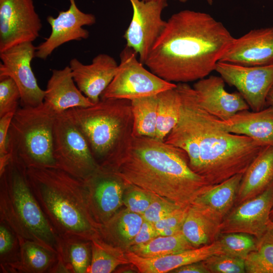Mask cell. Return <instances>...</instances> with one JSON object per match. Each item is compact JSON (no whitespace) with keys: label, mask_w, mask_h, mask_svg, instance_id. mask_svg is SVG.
<instances>
[{"label":"cell","mask_w":273,"mask_h":273,"mask_svg":"<svg viewBox=\"0 0 273 273\" xmlns=\"http://www.w3.org/2000/svg\"><path fill=\"white\" fill-rule=\"evenodd\" d=\"M69 67L78 89L95 104L100 101L102 94L113 80L118 64L111 56L100 54L88 65L73 58L70 61Z\"/></svg>","instance_id":"18"},{"label":"cell","mask_w":273,"mask_h":273,"mask_svg":"<svg viewBox=\"0 0 273 273\" xmlns=\"http://www.w3.org/2000/svg\"><path fill=\"white\" fill-rule=\"evenodd\" d=\"M58 257L69 273H85L92 259V240L75 236H59Z\"/></svg>","instance_id":"27"},{"label":"cell","mask_w":273,"mask_h":273,"mask_svg":"<svg viewBox=\"0 0 273 273\" xmlns=\"http://www.w3.org/2000/svg\"><path fill=\"white\" fill-rule=\"evenodd\" d=\"M174 273H210L203 261L192 263L177 268Z\"/></svg>","instance_id":"42"},{"label":"cell","mask_w":273,"mask_h":273,"mask_svg":"<svg viewBox=\"0 0 273 273\" xmlns=\"http://www.w3.org/2000/svg\"><path fill=\"white\" fill-rule=\"evenodd\" d=\"M243 175V173L237 174L220 183L210 186L191 205L221 223L235 204Z\"/></svg>","instance_id":"23"},{"label":"cell","mask_w":273,"mask_h":273,"mask_svg":"<svg viewBox=\"0 0 273 273\" xmlns=\"http://www.w3.org/2000/svg\"><path fill=\"white\" fill-rule=\"evenodd\" d=\"M188 207L180 208L155 223L154 225L158 236L161 232L166 229L181 230Z\"/></svg>","instance_id":"40"},{"label":"cell","mask_w":273,"mask_h":273,"mask_svg":"<svg viewBox=\"0 0 273 273\" xmlns=\"http://www.w3.org/2000/svg\"><path fill=\"white\" fill-rule=\"evenodd\" d=\"M235 206L221 222L220 233H243L259 240L271 222L273 183L260 194Z\"/></svg>","instance_id":"14"},{"label":"cell","mask_w":273,"mask_h":273,"mask_svg":"<svg viewBox=\"0 0 273 273\" xmlns=\"http://www.w3.org/2000/svg\"><path fill=\"white\" fill-rule=\"evenodd\" d=\"M271 220H273V218L271 219Z\"/></svg>","instance_id":"48"},{"label":"cell","mask_w":273,"mask_h":273,"mask_svg":"<svg viewBox=\"0 0 273 273\" xmlns=\"http://www.w3.org/2000/svg\"><path fill=\"white\" fill-rule=\"evenodd\" d=\"M224 86L225 81L221 76L211 75L197 80L193 87L202 107L221 120L250 109L238 92L230 93Z\"/></svg>","instance_id":"19"},{"label":"cell","mask_w":273,"mask_h":273,"mask_svg":"<svg viewBox=\"0 0 273 273\" xmlns=\"http://www.w3.org/2000/svg\"><path fill=\"white\" fill-rule=\"evenodd\" d=\"M19 239L20 254L15 273H50L58 259V253L35 242Z\"/></svg>","instance_id":"26"},{"label":"cell","mask_w":273,"mask_h":273,"mask_svg":"<svg viewBox=\"0 0 273 273\" xmlns=\"http://www.w3.org/2000/svg\"><path fill=\"white\" fill-rule=\"evenodd\" d=\"M215 71L237 88L252 111L266 106V97L273 85V63L250 66L218 61Z\"/></svg>","instance_id":"11"},{"label":"cell","mask_w":273,"mask_h":273,"mask_svg":"<svg viewBox=\"0 0 273 273\" xmlns=\"http://www.w3.org/2000/svg\"><path fill=\"white\" fill-rule=\"evenodd\" d=\"M132 8L130 24L124 33L126 46L133 50L143 64L166 21L162 18L167 0H129Z\"/></svg>","instance_id":"10"},{"label":"cell","mask_w":273,"mask_h":273,"mask_svg":"<svg viewBox=\"0 0 273 273\" xmlns=\"http://www.w3.org/2000/svg\"><path fill=\"white\" fill-rule=\"evenodd\" d=\"M234 38L210 14L182 10L166 21L144 65L169 82L199 80L215 70Z\"/></svg>","instance_id":"2"},{"label":"cell","mask_w":273,"mask_h":273,"mask_svg":"<svg viewBox=\"0 0 273 273\" xmlns=\"http://www.w3.org/2000/svg\"><path fill=\"white\" fill-rule=\"evenodd\" d=\"M20 254L19 237L8 224L0 220L1 272L15 273Z\"/></svg>","instance_id":"32"},{"label":"cell","mask_w":273,"mask_h":273,"mask_svg":"<svg viewBox=\"0 0 273 273\" xmlns=\"http://www.w3.org/2000/svg\"><path fill=\"white\" fill-rule=\"evenodd\" d=\"M69 2L67 10L60 11L55 18L52 16L47 17L51 32L44 41L36 47L35 58L46 60L55 49L64 43L72 40L86 39L89 37V32L83 26L96 23V17L92 14L82 12L77 7L75 0Z\"/></svg>","instance_id":"15"},{"label":"cell","mask_w":273,"mask_h":273,"mask_svg":"<svg viewBox=\"0 0 273 273\" xmlns=\"http://www.w3.org/2000/svg\"><path fill=\"white\" fill-rule=\"evenodd\" d=\"M177 88L181 97L179 116L164 141L185 151L191 168L210 185L244 174L264 146L225 130L220 119L202 107L187 83H178Z\"/></svg>","instance_id":"1"},{"label":"cell","mask_w":273,"mask_h":273,"mask_svg":"<svg viewBox=\"0 0 273 273\" xmlns=\"http://www.w3.org/2000/svg\"><path fill=\"white\" fill-rule=\"evenodd\" d=\"M129 248V251L145 258L160 257L195 248L187 240L181 231L171 236H158L146 244Z\"/></svg>","instance_id":"29"},{"label":"cell","mask_w":273,"mask_h":273,"mask_svg":"<svg viewBox=\"0 0 273 273\" xmlns=\"http://www.w3.org/2000/svg\"><path fill=\"white\" fill-rule=\"evenodd\" d=\"M143 1H148V0H143Z\"/></svg>","instance_id":"49"},{"label":"cell","mask_w":273,"mask_h":273,"mask_svg":"<svg viewBox=\"0 0 273 273\" xmlns=\"http://www.w3.org/2000/svg\"><path fill=\"white\" fill-rule=\"evenodd\" d=\"M53 156L57 168L82 180L99 167L85 137L65 112L55 118Z\"/></svg>","instance_id":"9"},{"label":"cell","mask_w":273,"mask_h":273,"mask_svg":"<svg viewBox=\"0 0 273 273\" xmlns=\"http://www.w3.org/2000/svg\"><path fill=\"white\" fill-rule=\"evenodd\" d=\"M219 61L250 66L272 64L273 26L235 38Z\"/></svg>","instance_id":"17"},{"label":"cell","mask_w":273,"mask_h":273,"mask_svg":"<svg viewBox=\"0 0 273 273\" xmlns=\"http://www.w3.org/2000/svg\"><path fill=\"white\" fill-rule=\"evenodd\" d=\"M15 113L10 112L0 117V171L10 161L7 143L10 124Z\"/></svg>","instance_id":"39"},{"label":"cell","mask_w":273,"mask_h":273,"mask_svg":"<svg viewBox=\"0 0 273 273\" xmlns=\"http://www.w3.org/2000/svg\"><path fill=\"white\" fill-rule=\"evenodd\" d=\"M273 183V147L265 146L250 164L241 181L235 206L260 194Z\"/></svg>","instance_id":"24"},{"label":"cell","mask_w":273,"mask_h":273,"mask_svg":"<svg viewBox=\"0 0 273 273\" xmlns=\"http://www.w3.org/2000/svg\"><path fill=\"white\" fill-rule=\"evenodd\" d=\"M266 106L273 107V85L270 88L266 100Z\"/></svg>","instance_id":"43"},{"label":"cell","mask_w":273,"mask_h":273,"mask_svg":"<svg viewBox=\"0 0 273 273\" xmlns=\"http://www.w3.org/2000/svg\"><path fill=\"white\" fill-rule=\"evenodd\" d=\"M157 236L158 234L154 224L144 219L139 233L127 246L130 247L134 245L146 244Z\"/></svg>","instance_id":"41"},{"label":"cell","mask_w":273,"mask_h":273,"mask_svg":"<svg viewBox=\"0 0 273 273\" xmlns=\"http://www.w3.org/2000/svg\"><path fill=\"white\" fill-rule=\"evenodd\" d=\"M246 272L273 273V241L264 235L245 259Z\"/></svg>","instance_id":"33"},{"label":"cell","mask_w":273,"mask_h":273,"mask_svg":"<svg viewBox=\"0 0 273 273\" xmlns=\"http://www.w3.org/2000/svg\"><path fill=\"white\" fill-rule=\"evenodd\" d=\"M203 262L210 273L246 272L245 260L224 253L213 255Z\"/></svg>","instance_id":"35"},{"label":"cell","mask_w":273,"mask_h":273,"mask_svg":"<svg viewBox=\"0 0 273 273\" xmlns=\"http://www.w3.org/2000/svg\"><path fill=\"white\" fill-rule=\"evenodd\" d=\"M177 1L181 3H186L188 0H177Z\"/></svg>","instance_id":"47"},{"label":"cell","mask_w":273,"mask_h":273,"mask_svg":"<svg viewBox=\"0 0 273 273\" xmlns=\"http://www.w3.org/2000/svg\"><path fill=\"white\" fill-rule=\"evenodd\" d=\"M152 195L151 203L142 215L145 220L154 224L175 210L182 208L166 199Z\"/></svg>","instance_id":"37"},{"label":"cell","mask_w":273,"mask_h":273,"mask_svg":"<svg viewBox=\"0 0 273 273\" xmlns=\"http://www.w3.org/2000/svg\"><path fill=\"white\" fill-rule=\"evenodd\" d=\"M110 170L124 185L171 201L190 206L210 186L190 167L183 149L147 136L132 135Z\"/></svg>","instance_id":"3"},{"label":"cell","mask_w":273,"mask_h":273,"mask_svg":"<svg viewBox=\"0 0 273 273\" xmlns=\"http://www.w3.org/2000/svg\"><path fill=\"white\" fill-rule=\"evenodd\" d=\"M138 54L126 46L120 54V62L113 80L101 98L132 100L149 97L174 88L176 84L167 81L144 66Z\"/></svg>","instance_id":"8"},{"label":"cell","mask_w":273,"mask_h":273,"mask_svg":"<svg viewBox=\"0 0 273 273\" xmlns=\"http://www.w3.org/2000/svg\"><path fill=\"white\" fill-rule=\"evenodd\" d=\"M131 187L132 189L125 197L124 203L128 210L143 215L151 203L152 195L140 189Z\"/></svg>","instance_id":"38"},{"label":"cell","mask_w":273,"mask_h":273,"mask_svg":"<svg viewBox=\"0 0 273 273\" xmlns=\"http://www.w3.org/2000/svg\"><path fill=\"white\" fill-rule=\"evenodd\" d=\"M209 5H212L213 3V0H206Z\"/></svg>","instance_id":"45"},{"label":"cell","mask_w":273,"mask_h":273,"mask_svg":"<svg viewBox=\"0 0 273 273\" xmlns=\"http://www.w3.org/2000/svg\"><path fill=\"white\" fill-rule=\"evenodd\" d=\"M52 72L44 90L43 103L56 114L94 105L75 85L69 66Z\"/></svg>","instance_id":"21"},{"label":"cell","mask_w":273,"mask_h":273,"mask_svg":"<svg viewBox=\"0 0 273 273\" xmlns=\"http://www.w3.org/2000/svg\"><path fill=\"white\" fill-rule=\"evenodd\" d=\"M221 123L230 132L248 136L264 147H273L272 106L258 111H239Z\"/></svg>","instance_id":"22"},{"label":"cell","mask_w":273,"mask_h":273,"mask_svg":"<svg viewBox=\"0 0 273 273\" xmlns=\"http://www.w3.org/2000/svg\"><path fill=\"white\" fill-rule=\"evenodd\" d=\"M217 240L224 253L244 260L257 249L258 241L254 236L243 233H220Z\"/></svg>","instance_id":"34"},{"label":"cell","mask_w":273,"mask_h":273,"mask_svg":"<svg viewBox=\"0 0 273 273\" xmlns=\"http://www.w3.org/2000/svg\"><path fill=\"white\" fill-rule=\"evenodd\" d=\"M270 217H271V219H272L273 218V208H272V209L271 210V211Z\"/></svg>","instance_id":"46"},{"label":"cell","mask_w":273,"mask_h":273,"mask_svg":"<svg viewBox=\"0 0 273 273\" xmlns=\"http://www.w3.org/2000/svg\"><path fill=\"white\" fill-rule=\"evenodd\" d=\"M41 28L33 0H0V53L16 45L33 42Z\"/></svg>","instance_id":"12"},{"label":"cell","mask_w":273,"mask_h":273,"mask_svg":"<svg viewBox=\"0 0 273 273\" xmlns=\"http://www.w3.org/2000/svg\"><path fill=\"white\" fill-rule=\"evenodd\" d=\"M57 114L43 103L17 110L9 127L7 147L10 159L29 167H56L53 131Z\"/></svg>","instance_id":"7"},{"label":"cell","mask_w":273,"mask_h":273,"mask_svg":"<svg viewBox=\"0 0 273 273\" xmlns=\"http://www.w3.org/2000/svg\"><path fill=\"white\" fill-rule=\"evenodd\" d=\"M27 174L36 199L59 236L99 237L100 225L90 211L83 180L56 167H29Z\"/></svg>","instance_id":"4"},{"label":"cell","mask_w":273,"mask_h":273,"mask_svg":"<svg viewBox=\"0 0 273 273\" xmlns=\"http://www.w3.org/2000/svg\"><path fill=\"white\" fill-rule=\"evenodd\" d=\"M264 235L273 241V220H271L269 228Z\"/></svg>","instance_id":"44"},{"label":"cell","mask_w":273,"mask_h":273,"mask_svg":"<svg viewBox=\"0 0 273 273\" xmlns=\"http://www.w3.org/2000/svg\"><path fill=\"white\" fill-rule=\"evenodd\" d=\"M220 223L195 207L189 206L181 231L194 248L210 244L220 234Z\"/></svg>","instance_id":"25"},{"label":"cell","mask_w":273,"mask_h":273,"mask_svg":"<svg viewBox=\"0 0 273 273\" xmlns=\"http://www.w3.org/2000/svg\"><path fill=\"white\" fill-rule=\"evenodd\" d=\"M0 220L18 237L58 253L59 236L32 191L27 168L13 159L0 171Z\"/></svg>","instance_id":"6"},{"label":"cell","mask_w":273,"mask_h":273,"mask_svg":"<svg viewBox=\"0 0 273 273\" xmlns=\"http://www.w3.org/2000/svg\"><path fill=\"white\" fill-rule=\"evenodd\" d=\"M132 135L155 138L157 125L156 95L131 100Z\"/></svg>","instance_id":"30"},{"label":"cell","mask_w":273,"mask_h":273,"mask_svg":"<svg viewBox=\"0 0 273 273\" xmlns=\"http://www.w3.org/2000/svg\"><path fill=\"white\" fill-rule=\"evenodd\" d=\"M64 112L85 137L99 166L110 169L132 136L130 100L101 98Z\"/></svg>","instance_id":"5"},{"label":"cell","mask_w":273,"mask_h":273,"mask_svg":"<svg viewBox=\"0 0 273 273\" xmlns=\"http://www.w3.org/2000/svg\"><path fill=\"white\" fill-rule=\"evenodd\" d=\"M157 125L155 139L164 141L178 120L181 97L176 86L156 95Z\"/></svg>","instance_id":"28"},{"label":"cell","mask_w":273,"mask_h":273,"mask_svg":"<svg viewBox=\"0 0 273 273\" xmlns=\"http://www.w3.org/2000/svg\"><path fill=\"white\" fill-rule=\"evenodd\" d=\"M20 90L10 77H0V117L18 109L20 103Z\"/></svg>","instance_id":"36"},{"label":"cell","mask_w":273,"mask_h":273,"mask_svg":"<svg viewBox=\"0 0 273 273\" xmlns=\"http://www.w3.org/2000/svg\"><path fill=\"white\" fill-rule=\"evenodd\" d=\"M83 181L92 215L101 226L121 206L124 183L113 171L100 167Z\"/></svg>","instance_id":"16"},{"label":"cell","mask_w":273,"mask_h":273,"mask_svg":"<svg viewBox=\"0 0 273 273\" xmlns=\"http://www.w3.org/2000/svg\"><path fill=\"white\" fill-rule=\"evenodd\" d=\"M129 263L118 248L100 238L92 240V259L88 272L110 273L119 265Z\"/></svg>","instance_id":"31"},{"label":"cell","mask_w":273,"mask_h":273,"mask_svg":"<svg viewBox=\"0 0 273 273\" xmlns=\"http://www.w3.org/2000/svg\"><path fill=\"white\" fill-rule=\"evenodd\" d=\"M224 253L217 240L200 247L165 256L145 258L128 251L125 256L141 273H166L186 264L206 260L210 256Z\"/></svg>","instance_id":"20"},{"label":"cell","mask_w":273,"mask_h":273,"mask_svg":"<svg viewBox=\"0 0 273 273\" xmlns=\"http://www.w3.org/2000/svg\"><path fill=\"white\" fill-rule=\"evenodd\" d=\"M35 51L32 42H26L0 53V77H10L15 82L21 107H36L43 103L45 91L39 86L31 66Z\"/></svg>","instance_id":"13"}]
</instances>
